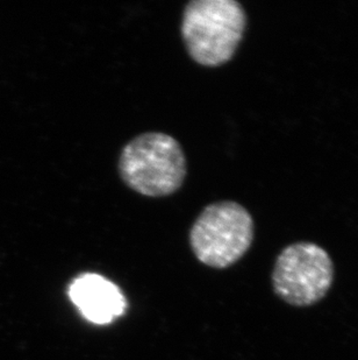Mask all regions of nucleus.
<instances>
[{
  "label": "nucleus",
  "instance_id": "obj_1",
  "mask_svg": "<svg viewBox=\"0 0 358 360\" xmlns=\"http://www.w3.org/2000/svg\"><path fill=\"white\" fill-rule=\"evenodd\" d=\"M247 26L235 0H192L183 12V41L190 58L204 67H220L233 58Z\"/></svg>",
  "mask_w": 358,
  "mask_h": 360
},
{
  "label": "nucleus",
  "instance_id": "obj_2",
  "mask_svg": "<svg viewBox=\"0 0 358 360\" xmlns=\"http://www.w3.org/2000/svg\"><path fill=\"white\" fill-rule=\"evenodd\" d=\"M186 158L173 136L147 132L122 148L119 173L132 191L148 198H164L182 187L186 177Z\"/></svg>",
  "mask_w": 358,
  "mask_h": 360
},
{
  "label": "nucleus",
  "instance_id": "obj_3",
  "mask_svg": "<svg viewBox=\"0 0 358 360\" xmlns=\"http://www.w3.org/2000/svg\"><path fill=\"white\" fill-rule=\"evenodd\" d=\"M190 246L204 265L223 269L239 262L253 240L249 211L233 200L205 207L190 230Z\"/></svg>",
  "mask_w": 358,
  "mask_h": 360
},
{
  "label": "nucleus",
  "instance_id": "obj_4",
  "mask_svg": "<svg viewBox=\"0 0 358 360\" xmlns=\"http://www.w3.org/2000/svg\"><path fill=\"white\" fill-rule=\"evenodd\" d=\"M334 266L324 248L313 243H296L281 252L274 264V292L292 306L314 304L327 294Z\"/></svg>",
  "mask_w": 358,
  "mask_h": 360
},
{
  "label": "nucleus",
  "instance_id": "obj_5",
  "mask_svg": "<svg viewBox=\"0 0 358 360\" xmlns=\"http://www.w3.org/2000/svg\"><path fill=\"white\" fill-rule=\"evenodd\" d=\"M72 302L88 321L107 324L125 310V297L120 289L98 274H83L69 288Z\"/></svg>",
  "mask_w": 358,
  "mask_h": 360
}]
</instances>
